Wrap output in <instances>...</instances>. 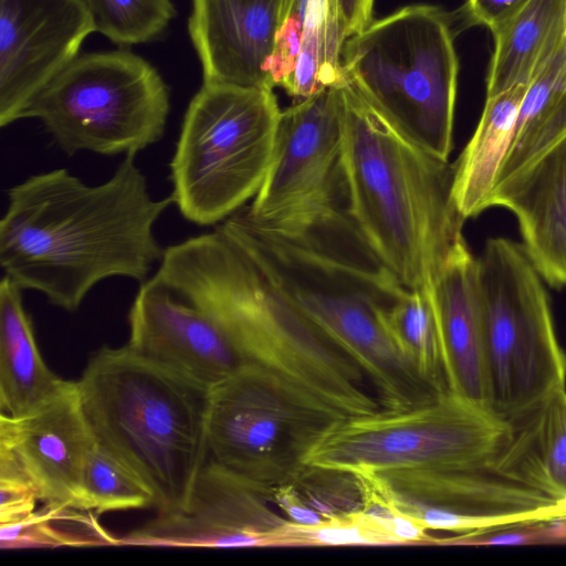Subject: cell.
Masks as SVG:
<instances>
[{
	"label": "cell",
	"mask_w": 566,
	"mask_h": 566,
	"mask_svg": "<svg viewBox=\"0 0 566 566\" xmlns=\"http://www.w3.org/2000/svg\"><path fill=\"white\" fill-rule=\"evenodd\" d=\"M7 195L0 221L4 276L66 312H76L103 280L144 282L163 259L154 226L174 200L150 196L134 154L97 186L61 168L32 175Z\"/></svg>",
	"instance_id": "obj_1"
},
{
	"label": "cell",
	"mask_w": 566,
	"mask_h": 566,
	"mask_svg": "<svg viewBox=\"0 0 566 566\" xmlns=\"http://www.w3.org/2000/svg\"><path fill=\"white\" fill-rule=\"evenodd\" d=\"M343 96L349 211L400 283L433 296L446 258L464 239L454 165L402 135L346 80Z\"/></svg>",
	"instance_id": "obj_2"
},
{
	"label": "cell",
	"mask_w": 566,
	"mask_h": 566,
	"mask_svg": "<svg viewBox=\"0 0 566 566\" xmlns=\"http://www.w3.org/2000/svg\"><path fill=\"white\" fill-rule=\"evenodd\" d=\"M76 384L95 443L147 488L159 513L185 509L208 461L211 388L127 344L93 353Z\"/></svg>",
	"instance_id": "obj_3"
},
{
	"label": "cell",
	"mask_w": 566,
	"mask_h": 566,
	"mask_svg": "<svg viewBox=\"0 0 566 566\" xmlns=\"http://www.w3.org/2000/svg\"><path fill=\"white\" fill-rule=\"evenodd\" d=\"M212 306L247 366L275 375L339 419L380 409L357 365L234 240L220 259Z\"/></svg>",
	"instance_id": "obj_4"
},
{
	"label": "cell",
	"mask_w": 566,
	"mask_h": 566,
	"mask_svg": "<svg viewBox=\"0 0 566 566\" xmlns=\"http://www.w3.org/2000/svg\"><path fill=\"white\" fill-rule=\"evenodd\" d=\"M450 13L412 4L344 42V78L411 142L449 160L459 61Z\"/></svg>",
	"instance_id": "obj_5"
},
{
	"label": "cell",
	"mask_w": 566,
	"mask_h": 566,
	"mask_svg": "<svg viewBox=\"0 0 566 566\" xmlns=\"http://www.w3.org/2000/svg\"><path fill=\"white\" fill-rule=\"evenodd\" d=\"M280 113L272 90L202 84L170 161L171 198L187 220L213 226L254 198L273 158Z\"/></svg>",
	"instance_id": "obj_6"
},
{
	"label": "cell",
	"mask_w": 566,
	"mask_h": 566,
	"mask_svg": "<svg viewBox=\"0 0 566 566\" xmlns=\"http://www.w3.org/2000/svg\"><path fill=\"white\" fill-rule=\"evenodd\" d=\"M513 424L451 391L406 410L333 422L307 452L305 465L354 473L394 470L490 472Z\"/></svg>",
	"instance_id": "obj_7"
},
{
	"label": "cell",
	"mask_w": 566,
	"mask_h": 566,
	"mask_svg": "<svg viewBox=\"0 0 566 566\" xmlns=\"http://www.w3.org/2000/svg\"><path fill=\"white\" fill-rule=\"evenodd\" d=\"M490 409L514 421L566 386V356L524 248L492 238L476 259Z\"/></svg>",
	"instance_id": "obj_8"
},
{
	"label": "cell",
	"mask_w": 566,
	"mask_h": 566,
	"mask_svg": "<svg viewBox=\"0 0 566 566\" xmlns=\"http://www.w3.org/2000/svg\"><path fill=\"white\" fill-rule=\"evenodd\" d=\"M169 87L144 57L128 51L78 55L36 96L38 118L69 156L134 154L164 136Z\"/></svg>",
	"instance_id": "obj_9"
},
{
	"label": "cell",
	"mask_w": 566,
	"mask_h": 566,
	"mask_svg": "<svg viewBox=\"0 0 566 566\" xmlns=\"http://www.w3.org/2000/svg\"><path fill=\"white\" fill-rule=\"evenodd\" d=\"M275 375L247 366L211 388L208 460L271 492L294 482L336 420Z\"/></svg>",
	"instance_id": "obj_10"
},
{
	"label": "cell",
	"mask_w": 566,
	"mask_h": 566,
	"mask_svg": "<svg viewBox=\"0 0 566 566\" xmlns=\"http://www.w3.org/2000/svg\"><path fill=\"white\" fill-rule=\"evenodd\" d=\"M343 83L281 111L269 170L252 203L240 209L250 220L280 224L349 208Z\"/></svg>",
	"instance_id": "obj_11"
},
{
	"label": "cell",
	"mask_w": 566,
	"mask_h": 566,
	"mask_svg": "<svg viewBox=\"0 0 566 566\" xmlns=\"http://www.w3.org/2000/svg\"><path fill=\"white\" fill-rule=\"evenodd\" d=\"M128 326L133 352L210 388L247 367L171 247L156 273L142 282Z\"/></svg>",
	"instance_id": "obj_12"
},
{
	"label": "cell",
	"mask_w": 566,
	"mask_h": 566,
	"mask_svg": "<svg viewBox=\"0 0 566 566\" xmlns=\"http://www.w3.org/2000/svg\"><path fill=\"white\" fill-rule=\"evenodd\" d=\"M400 514L428 531L481 535L566 515V503L491 472L357 471Z\"/></svg>",
	"instance_id": "obj_13"
},
{
	"label": "cell",
	"mask_w": 566,
	"mask_h": 566,
	"mask_svg": "<svg viewBox=\"0 0 566 566\" xmlns=\"http://www.w3.org/2000/svg\"><path fill=\"white\" fill-rule=\"evenodd\" d=\"M95 32L83 0H0V125L27 118Z\"/></svg>",
	"instance_id": "obj_14"
},
{
	"label": "cell",
	"mask_w": 566,
	"mask_h": 566,
	"mask_svg": "<svg viewBox=\"0 0 566 566\" xmlns=\"http://www.w3.org/2000/svg\"><path fill=\"white\" fill-rule=\"evenodd\" d=\"M270 494L208 460L185 509L159 513L118 537V545L271 547L274 532L287 520L270 506Z\"/></svg>",
	"instance_id": "obj_15"
},
{
	"label": "cell",
	"mask_w": 566,
	"mask_h": 566,
	"mask_svg": "<svg viewBox=\"0 0 566 566\" xmlns=\"http://www.w3.org/2000/svg\"><path fill=\"white\" fill-rule=\"evenodd\" d=\"M94 442L76 381L66 380L24 415H0V443L12 451L43 503L81 509L82 476Z\"/></svg>",
	"instance_id": "obj_16"
},
{
	"label": "cell",
	"mask_w": 566,
	"mask_h": 566,
	"mask_svg": "<svg viewBox=\"0 0 566 566\" xmlns=\"http://www.w3.org/2000/svg\"><path fill=\"white\" fill-rule=\"evenodd\" d=\"M294 0H191L187 29L203 83L273 90L265 73Z\"/></svg>",
	"instance_id": "obj_17"
},
{
	"label": "cell",
	"mask_w": 566,
	"mask_h": 566,
	"mask_svg": "<svg viewBox=\"0 0 566 566\" xmlns=\"http://www.w3.org/2000/svg\"><path fill=\"white\" fill-rule=\"evenodd\" d=\"M432 305L448 391L490 409L476 259L464 239L439 271Z\"/></svg>",
	"instance_id": "obj_18"
},
{
	"label": "cell",
	"mask_w": 566,
	"mask_h": 566,
	"mask_svg": "<svg viewBox=\"0 0 566 566\" xmlns=\"http://www.w3.org/2000/svg\"><path fill=\"white\" fill-rule=\"evenodd\" d=\"M512 211L524 250L542 277L566 286V135L531 164L497 182L488 208Z\"/></svg>",
	"instance_id": "obj_19"
},
{
	"label": "cell",
	"mask_w": 566,
	"mask_h": 566,
	"mask_svg": "<svg viewBox=\"0 0 566 566\" xmlns=\"http://www.w3.org/2000/svg\"><path fill=\"white\" fill-rule=\"evenodd\" d=\"M511 422V438L490 472L566 503V389Z\"/></svg>",
	"instance_id": "obj_20"
},
{
	"label": "cell",
	"mask_w": 566,
	"mask_h": 566,
	"mask_svg": "<svg viewBox=\"0 0 566 566\" xmlns=\"http://www.w3.org/2000/svg\"><path fill=\"white\" fill-rule=\"evenodd\" d=\"M65 381L41 356L21 289L3 275L0 282L1 412L12 417L24 415L59 391Z\"/></svg>",
	"instance_id": "obj_21"
},
{
	"label": "cell",
	"mask_w": 566,
	"mask_h": 566,
	"mask_svg": "<svg viewBox=\"0 0 566 566\" xmlns=\"http://www.w3.org/2000/svg\"><path fill=\"white\" fill-rule=\"evenodd\" d=\"M494 51L486 80V97L533 76L564 41L565 0H528L491 30Z\"/></svg>",
	"instance_id": "obj_22"
},
{
	"label": "cell",
	"mask_w": 566,
	"mask_h": 566,
	"mask_svg": "<svg viewBox=\"0 0 566 566\" xmlns=\"http://www.w3.org/2000/svg\"><path fill=\"white\" fill-rule=\"evenodd\" d=\"M526 88L527 85H515L485 99L479 124L454 164L452 195L463 219L488 209Z\"/></svg>",
	"instance_id": "obj_23"
},
{
	"label": "cell",
	"mask_w": 566,
	"mask_h": 566,
	"mask_svg": "<svg viewBox=\"0 0 566 566\" xmlns=\"http://www.w3.org/2000/svg\"><path fill=\"white\" fill-rule=\"evenodd\" d=\"M565 135L566 36L527 85L495 185L531 164Z\"/></svg>",
	"instance_id": "obj_24"
},
{
	"label": "cell",
	"mask_w": 566,
	"mask_h": 566,
	"mask_svg": "<svg viewBox=\"0 0 566 566\" xmlns=\"http://www.w3.org/2000/svg\"><path fill=\"white\" fill-rule=\"evenodd\" d=\"M290 13L302 22L303 34L295 71L283 88L302 101L345 81L340 61L345 41L337 0H294Z\"/></svg>",
	"instance_id": "obj_25"
},
{
	"label": "cell",
	"mask_w": 566,
	"mask_h": 566,
	"mask_svg": "<svg viewBox=\"0 0 566 566\" xmlns=\"http://www.w3.org/2000/svg\"><path fill=\"white\" fill-rule=\"evenodd\" d=\"M92 512L61 503H44L20 521L0 524V547L17 549L118 545V537L108 533Z\"/></svg>",
	"instance_id": "obj_26"
},
{
	"label": "cell",
	"mask_w": 566,
	"mask_h": 566,
	"mask_svg": "<svg viewBox=\"0 0 566 566\" xmlns=\"http://www.w3.org/2000/svg\"><path fill=\"white\" fill-rule=\"evenodd\" d=\"M387 327L405 357L438 392L448 391L432 297L407 290L387 311Z\"/></svg>",
	"instance_id": "obj_27"
},
{
	"label": "cell",
	"mask_w": 566,
	"mask_h": 566,
	"mask_svg": "<svg viewBox=\"0 0 566 566\" xmlns=\"http://www.w3.org/2000/svg\"><path fill=\"white\" fill-rule=\"evenodd\" d=\"M399 545L384 522L363 509L338 513L316 524L286 521L273 534L271 547Z\"/></svg>",
	"instance_id": "obj_28"
},
{
	"label": "cell",
	"mask_w": 566,
	"mask_h": 566,
	"mask_svg": "<svg viewBox=\"0 0 566 566\" xmlns=\"http://www.w3.org/2000/svg\"><path fill=\"white\" fill-rule=\"evenodd\" d=\"M95 27L118 46L159 40L165 35L176 8L171 0H83Z\"/></svg>",
	"instance_id": "obj_29"
},
{
	"label": "cell",
	"mask_w": 566,
	"mask_h": 566,
	"mask_svg": "<svg viewBox=\"0 0 566 566\" xmlns=\"http://www.w3.org/2000/svg\"><path fill=\"white\" fill-rule=\"evenodd\" d=\"M149 506L154 499L147 488L94 442L84 465L81 509L102 514Z\"/></svg>",
	"instance_id": "obj_30"
},
{
	"label": "cell",
	"mask_w": 566,
	"mask_h": 566,
	"mask_svg": "<svg viewBox=\"0 0 566 566\" xmlns=\"http://www.w3.org/2000/svg\"><path fill=\"white\" fill-rule=\"evenodd\" d=\"M38 501L39 494L14 454L0 443V524L29 516Z\"/></svg>",
	"instance_id": "obj_31"
},
{
	"label": "cell",
	"mask_w": 566,
	"mask_h": 566,
	"mask_svg": "<svg viewBox=\"0 0 566 566\" xmlns=\"http://www.w3.org/2000/svg\"><path fill=\"white\" fill-rule=\"evenodd\" d=\"M302 34V22L290 13L275 34L274 46L265 65L272 87H283L294 73L301 52Z\"/></svg>",
	"instance_id": "obj_32"
},
{
	"label": "cell",
	"mask_w": 566,
	"mask_h": 566,
	"mask_svg": "<svg viewBox=\"0 0 566 566\" xmlns=\"http://www.w3.org/2000/svg\"><path fill=\"white\" fill-rule=\"evenodd\" d=\"M528 0H465L453 13H450L455 33L475 25L490 31L514 13Z\"/></svg>",
	"instance_id": "obj_33"
},
{
	"label": "cell",
	"mask_w": 566,
	"mask_h": 566,
	"mask_svg": "<svg viewBox=\"0 0 566 566\" xmlns=\"http://www.w3.org/2000/svg\"><path fill=\"white\" fill-rule=\"evenodd\" d=\"M270 497L291 522L311 525L323 520V516L306 503L294 482L273 488Z\"/></svg>",
	"instance_id": "obj_34"
},
{
	"label": "cell",
	"mask_w": 566,
	"mask_h": 566,
	"mask_svg": "<svg viewBox=\"0 0 566 566\" xmlns=\"http://www.w3.org/2000/svg\"><path fill=\"white\" fill-rule=\"evenodd\" d=\"M374 0H337L344 41L359 34L373 22Z\"/></svg>",
	"instance_id": "obj_35"
},
{
	"label": "cell",
	"mask_w": 566,
	"mask_h": 566,
	"mask_svg": "<svg viewBox=\"0 0 566 566\" xmlns=\"http://www.w3.org/2000/svg\"><path fill=\"white\" fill-rule=\"evenodd\" d=\"M565 33H566V0H565Z\"/></svg>",
	"instance_id": "obj_36"
}]
</instances>
